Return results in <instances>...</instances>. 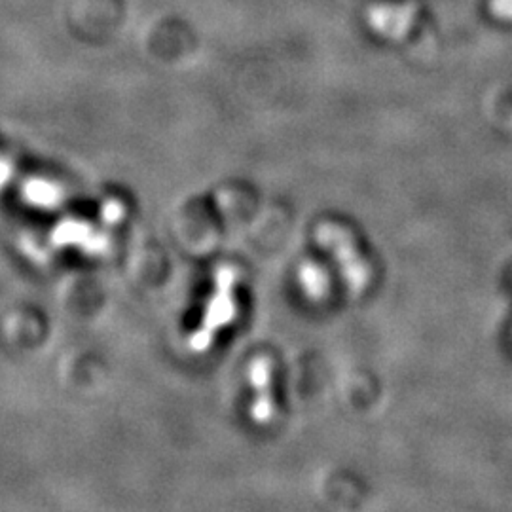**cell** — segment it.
I'll return each instance as SVG.
<instances>
[{"label":"cell","instance_id":"1","mask_svg":"<svg viewBox=\"0 0 512 512\" xmlns=\"http://www.w3.org/2000/svg\"><path fill=\"white\" fill-rule=\"evenodd\" d=\"M317 241L325 249L332 251V256L340 264L351 291L361 293L370 279V272H368L365 260L355 249V243L349 236V232L336 226L334 222H325L317 228Z\"/></svg>","mask_w":512,"mask_h":512},{"label":"cell","instance_id":"2","mask_svg":"<svg viewBox=\"0 0 512 512\" xmlns=\"http://www.w3.org/2000/svg\"><path fill=\"white\" fill-rule=\"evenodd\" d=\"M236 274L230 268H224L217 274V291L213 294L209 306H207V315L203 317L202 329L196 332L192 338L194 349H207L213 334L219 327H224L236 313V304L232 296V287H234Z\"/></svg>","mask_w":512,"mask_h":512},{"label":"cell","instance_id":"3","mask_svg":"<svg viewBox=\"0 0 512 512\" xmlns=\"http://www.w3.org/2000/svg\"><path fill=\"white\" fill-rule=\"evenodd\" d=\"M414 21L412 6H376L368 12V23L384 37L401 38Z\"/></svg>","mask_w":512,"mask_h":512},{"label":"cell","instance_id":"4","mask_svg":"<svg viewBox=\"0 0 512 512\" xmlns=\"http://www.w3.org/2000/svg\"><path fill=\"white\" fill-rule=\"evenodd\" d=\"M249 380L256 389L255 404H253V418L258 423L270 420L274 414V401H272V366L268 359H256L249 368Z\"/></svg>","mask_w":512,"mask_h":512},{"label":"cell","instance_id":"5","mask_svg":"<svg viewBox=\"0 0 512 512\" xmlns=\"http://www.w3.org/2000/svg\"><path fill=\"white\" fill-rule=\"evenodd\" d=\"M300 283L302 289L308 293L311 298H323L329 293V275L325 274V270L313 262H306L300 268Z\"/></svg>","mask_w":512,"mask_h":512}]
</instances>
